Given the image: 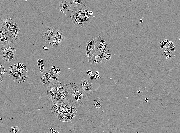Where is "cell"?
<instances>
[{
    "mask_svg": "<svg viewBox=\"0 0 180 133\" xmlns=\"http://www.w3.org/2000/svg\"><path fill=\"white\" fill-rule=\"evenodd\" d=\"M47 95L53 102L67 103L70 101L67 84L58 82L48 87Z\"/></svg>",
    "mask_w": 180,
    "mask_h": 133,
    "instance_id": "cell-1",
    "label": "cell"
},
{
    "mask_svg": "<svg viewBox=\"0 0 180 133\" xmlns=\"http://www.w3.org/2000/svg\"><path fill=\"white\" fill-rule=\"evenodd\" d=\"M71 101L75 107H81L89 99V94L85 92L77 83H70L67 84Z\"/></svg>",
    "mask_w": 180,
    "mask_h": 133,
    "instance_id": "cell-2",
    "label": "cell"
},
{
    "mask_svg": "<svg viewBox=\"0 0 180 133\" xmlns=\"http://www.w3.org/2000/svg\"><path fill=\"white\" fill-rule=\"evenodd\" d=\"M52 114L56 116H66L71 115L76 110L73 102L57 103L53 102L50 106Z\"/></svg>",
    "mask_w": 180,
    "mask_h": 133,
    "instance_id": "cell-3",
    "label": "cell"
},
{
    "mask_svg": "<svg viewBox=\"0 0 180 133\" xmlns=\"http://www.w3.org/2000/svg\"><path fill=\"white\" fill-rule=\"evenodd\" d=\"M9 71V76L16 82L22 83L28 78L29 74L28 70L22 63H17L11 65Z\"/></svg>",
    "mask_w": 180,
    "mask_h": 133,
    "instance_id": "cell-4",
    "label": "cell"
},
{
    "mask_svg": "<svg viewBox=\"0 0 180 133\" xmlns=\"http://www.w3.org/2000/svg\"><path fill=\"white\" fill-rule=\"evenodd\" d=\"M91 11V10L89 8L85 5H82L75 6L71 14L78 17L86 26L91 21L93 17V15L89 14Z\"/></svg>",
    "mask_w": 180,
    "mask_h": 133,
    "instance_id": "cell-5",
    "label": "cell"
},
{
    "mask_svg": "<svg viewBox=\"0 0 180 133\" xmlns=\"http://www.w3.org/2000/svg\"><path fill=\"white\" fill-rule=\"evenodd\" d=\"M58 78L50 70H45L40 75V80L41 84L44 87H48L58 81Z\"/></svg>",
    "mask_w": 180,
    "mask_h": 133,
    "instance_id": "cell-6",
    "label": "cell"
},
{
    "mask_svg": "<svg viewBox=\"0 0 180 133\" xmlns=\"http://www.w3.org/2000/svg\"><path fill=\"white\" fill-rule=\"evenodd\" d=\"M16 53L15 47L10 45L4 46L0 50V55L1 57L8 62L11 61L14 59Z\"/></svg>",
    "mask_w": 180,
    "mask_h": 133,
    "instance_id": "cell-7",
    "label": "cell"
},
{
    "mask_svg": "<svg viewBox=\"0 0 180 133\" xmlns=\"http://www.w3.org/2000/svg\"><path fill=\"white\" fill-rule=\"evenodd\" d=\"M63 31L60 29H56L55 34L49 43L52 48L59 47L64 41Z\"/></svg>",
    "mask_w": 180,
    "mask_h": 133,
    "instance_id": "cell-8",
    "label": "cell"
},
{
    "mask_svg": "<svg viewBox=\"0 0 180 133\" xmlns=\"http://www.w3.org/2000/svg\"><path fill=\"white\" fill-rule=\"evenodd\" d=\"M100 41L99 37L93 38L89 40L87 42L86 46L85 51L87 60L89 62L92 55L95 52L94 49V46L96 43Z\"/></svg>",
    "mask_w": 180,
    "mask_h": 133,
    "instance_id": "cell-9",
    "label": "cell"
},
{
    "mask_svg": "<svg viewBox=\"0 0 180 133\" xmlns=\"http://www.w3.org/2000/svg\"><path fill=\"white\" fill-rule=\"evenodd\" d=\"M56 29L52 26H47L42 31L41 37L43 41L47 43H50L54 36Z\"/></svg>",
    "mask_w": 180,
    "mask_h": 133,
    "instance_id": "cell-10",
    "label": "cell"
},
{
    "mask_svg": "<svg viewBox=\"0 0 180 133\" xmlns=\"http://www.w3.org/2000/svg\"><path fill=\"white\" fill-rule=\"evenodd\" d=\"M17 24L15 21L10 18L3 17L0 19V27L4 29L7 32Z\"/></svg>",
    "mask_w": 180,
    "mask_h": 133,
    "instance_id": "cell-11",
    "label": "cell"
},
{
    "mask_svg": "<svg viewBox=\"0 0 180 133\" xmlns=\"http://www.w3.org/2000/svg\"><path fill=\"white\" fill-rule=\"evenodd\" d=\"M7 33L10 37L11 42L13 43L18 42L21 38L20 31L17 24Z\"/></svg>",
    "mask_w": 180,
    "mask_h": 133,
    "instance_id": "cell-12",
    "label": "cell"
},
{
    "mask_svg": "<svg viewBox=\"0 0 180 133\" xmlns=\"http://www.w3.org/2000/svg\"><path fill=\"white\" fill-rule=\"evenodd\" d=\"M105 50H103L99 52H95L92 56L89 63L95 65L101 64L102 61L103 54Z\"/></svg>",
    "mask_w": 180,
    "mask_h": 133,
    "instance_id": "cell-13",
    "label": "cell"
},
{
    "mask_svg": "<svg viewBox=\"0 0 180 133\" xmlns=\"http://www.w3.org/2000/svg\"><path fill=\"white\" fill-rule=\"evenodd\" d=\"M79 85L87 93L91 92L93 88L92 83L87 79H84L81 80Z\"/></svg>",
    "mask_w": 180,
    "mask_h": 133,
    "instance_id": "cell-14",
    "label": "cell"
},
{
    "mask_svg": "<svg viewBox=\"0 0 180 133\" xmlns=\"http://www.w3.org/2000/svg\"><path fill=\"white\" fill-rule=\"evenodd\" d=\"M167 45V43L161 49V54L168 60L172 61L175 58V55L169 50Z\"/></svg>",
    "mask_w": 180,
    "mask_h": 133,
    "instance_id": "cell-15",
    "label": "cell"
},
{
    "mask_svg": "<svg viewBox=\"0 0 180 133\" xmlns=\"http://www.w3.org/2000/svg\"><path fill=\"white\" fill-rule=\"evenodd\" d=\"M59 8L60 10L63 13L69 11L71 8L70 4L66 0L60 2Z\"/></svg>",
    "mask_w": 180,
    "mask_h": 133,
    "instance_id": "cell-16",
    "label": "cell"
},
{
    "mask_svg": "<svg viewBox=\"0 0 180 133\" xmlns=\"http://www.w3.org/2000/svg\"><path fill=\"white\" fill-rule=\"evenodd\" d=\"M78 109L72 114L70 116H58V119L62 122H67L73 119L76 116Z\"/></svg>",
    "mask_w": 180,
    "mask_h": 133,
    "instance_id": "cell-17",
    "label": "cell"
},
{
    "mask_svg": "<svg viewBox=\"0 0 180 133\" xmlns=\"http://www.w3.org/2000/svg\"><path fill=\"white\" fill-rule=\"evenodd\" d=\"M71 17L73 23L75 25L80 27L86 26L84 23L75 15L71 14Z\"/></svg>",
    "mask_w": 180,
    "mask_h": 133,
    "instance_id": "cell-18",
    "label": "cell"
},
{
    "mask_svg": "<svg viewBox=\"0 0 180 133\" xmlns=\"http://www.w3.org/2000/svg\"><path fill=\"white\" fill-rule=\"evenodd\" d=\"M92 105L94 108H96L97 109H99L100 107L104 106L103 100L99 97L96 98L93 100Z\"/></svg>",
    "mask_w": 180,
    "mask_h": 133,
    "instance_id": "cell-19",
    "label": "cell"
},
{
    "mask_svg": "<svg viewBox=\"0 0 180 133\" xmlns=\"http://www.w3.org/2000/svg\"><path fill=\"white\" fill-rule=\"evenodd\" d=\"M11 42L10 37L8 34L0 37V44L4 45H9Z\"/></svg>",
    "mask_w": 180,
    "mask_h": 133,
    "instance_id": "cell-20",
    "label": "cell"
},
{
    "mask_svg": "<svg viewBox=\"0 0 180 133\" xmlns=\"http://www.w3.org/2000/svg\"><path fill=\"white\" fill-rule=\"evenodd\" d=\"M69 2L72 6H75L82 5H85L86 3V1L85 0H69Z\"/></svg>",
    "mask_w": 180,
    "mask_h": 133,
    "instance_id": "cell-21",
    "label": "cell"
},
{
    "mask_svg": "<svg viewBox=\"0 0 180 133\" xmlns=\"http://www.w3.org/2000/svg\"><path fill=\"white\" fill-rule=\"evenodd\" d=\"M112 58L111 51L108 50H106L103 54L102 61L107 62L109 60Z\"/></svg>",
    "mask_w": 180,
    "mask_h": 133,
    "instance_id": "cell-22",
    "label": "cell"
},
{
    "mask_svg": "<svg viewBox=\"0 0 180 133\" xmlns=\"http://www.w3.org/2000/svg\"><path fill=\"white\" fill-rule=\"evenodd\" d=\"M94 49L95 52H100L104 50V46L99 41H97L95 44Z\"/></svg>",
    "mask_w": 180,
    "mask_h": 133,
    "instance_id": "cell-23",
    "label": "cell"
},
{
    "mask_svg": "<svg viewBox=\"0 0 180 133\" xmlns=\"http://www.w3.org/2000/svg\"><path fill=\"white\" fill-rule=\"evenodd\" d=\"M7 73V69L6 68L4 65H2L1 63H0V76L3 77Z\"/></svg>",
    "mask_w": 180,
    "mask_h": 133,
    "instance_id": "cell-24",
    "label": "cell"
},
{
    "mask_svg": "<svg viewBox=\"0 0 180 133\" xmlns=\"http://www.w3.org/2000/svg\"><path fill=\"white\" fill-rule=\"evenodd\" d=\"M11 133H19L20 132V129L17 126H12L10 129Z\"/></svg>",
    "mask_w": 180,
    "mask_h": 133,
    "instance_id": "cell-25",
    "label": "cell"
},
{
    "mask_svg": "<svg viewBox=\"0 0 180 133\" xmlns=\"http://www.w3.org/2000/svg\"><path fill=\"white\" fill-rule=\"evenodd\" d=\"M99 37L100 38V41L103 44L104 46V50L106 51L107 50L108 48L107 43L104 40L103 37L99 36Z\"/></svg>",
    "mask_w": 180,
    "mask_h": 133,
    "instance_id": "cell-26",
    "label": "cell"
},
{
    "mask_svg": "<svg viewBox=\"0 0 180 133\" xmlns=\"http://www.w3.org/2000/svg\"><path fill=\"white\" fill-rule=\"evenodd\" d=\"M167 45L169 50L171 51H174L175 50V48L173 45V42L170 40H168Z\"/></svg>",
    "mask_w": 180,
    "mask_h": 133,
    "instance_id": "cell-27",
    "label": "cell"
},
{
    "mask_svg": "<svg viewBox=\"0 0 180 133\" xmlns=\"http://www.w3.org/2000/svg\"><path fill=\"white\" fill-rule=\"evenodd\" d=\"M8 34L7 31L4 29L0 27V37Z\"/></svg>",
    "mask_w": 180,
    "mask_h": 133,
    "instance_id": "cell-28",
    "label": "cell"
},
{
    "mask_svg": "<svg viewBox=\"0 0 180 133\" xmlns=\"http://www.w3.org/2000/svg\"><path fill=\"white\" fill-rule=\"evenodd\" d=\"M168 40V39H165L160 42V47L161 49L167 43Z\"/></svg>",
    "mask_w": 180,
    "mask_h": 133,
    "instance_id": "cell-29",
    "label": "cell"
},
{
    "mask_svg": "<svg viewBox=\"0 0 180 133\" xmlns=\"http://www.w3.org/2000/svg\"><path fill=\"white\" fill-rule=\"evenodd\" d=\"M44 60L40 58L37 61V64L38 66L39 67L43 65V61Z\"/></svg>",
    "mask_w": 180,
    "mask_h": 133,
    "instance_id": "cell-30",
    "label": "cell"
},
{
    "mask_svg": "<svg viewBox=\"0 0 180 133\" xmlns=\"http://www.w3.org/2000/svg\"><path fill=\"white\" fill-rule=\"evenodd\" d=\"M4 79L2 77L0 76V86L1 85L4 83Z\"/></svg>",
    "mask_w": 180,
    "mask_h": 133,
    "instance_id": "cell-31",
    "label": "cell"
},
{
    "mask_svg": "<svg viewBox=\"0 0 180 133\" xmlns=\"http://www.w3.org/2000/svg\"><path fill=\"white\" fill-rule=\"evenodd\" d=\"M50 131H51V133H59V132L52 128H50Z\"/></svg>",
    "mask_w": 180,
    "mask_h": 133,
    "instance_id": "cell-32",
    "label": "cell"
},
{
    "mask_svg": "<svg viewBox=\"0 0 180 133\" xmlns=\"http://www.w3.org/2000/svg\"><path fill=\"white\" fill-rule=\"evenodd\" d=\"M96 78L95 77V74L94 75H92L90 76L89 77V79L90 80L92 79H95Z\"/></svg>",
    "mask_w": 180,
    "mask_h": 133,
    "instance_id": "cell-33",
    "label": "cell"
},
{
    "mask_svg": "<svg viewBox=\"0 0 180 133\" xmlns=\"http://www.w3.org/2000/svg\"><path fill=\"white\" fill-rule=\"evenodd\" d=\"M86 71L87 74H88L89 75H90L93 73V72L90 70Z\"/></svg>",
    "mask_w": 180,
    "mask_h": 133,
    "instance_id": "cell-34",
    "label": "cell"
},
{
    "mask_svg": "<svg viewBox=\"0 0 180 133\" xmlns=\"http://www.w3.org/2000/svg\"><path fill=\"white\" fill-rule=\"evenodd\" d=\"M43 49L45 50H48L49 49V48H47L44 45L43 47Z\"/></svg>",
    "mask_w": 180,
    "mask_h": 133,
    "instance_id": "cell-35",
    "label": "cell"
},
{
    "mask_svg": "<svg viewBox=\"0 0 180 133\" xmlns=\"http://www.w3.org/2000/svg\"><path fill=\"white\" fill-rule=\"evenodd\" d=\"M95 77L96 79H98V78H101V77L100 76H99L98 75H96V74H95Z\"/></svg>",
    "mask_w": 180,
    "mask_h": 133,
    "instance_id": "cell-36",
    "label": "cell"
},
{
    "mask_svg": "<svg viewBox=\"0 0 180 133\" xmlns=\"http://www.w3.org/2000/svg\"><path fill=\"white\" fill-rule=\"evenodd\" d=\"M44 65H41L39 67V69H44Z\"/></svg>",
    "mask_w": 180,
    "mask_h": 133,
    "instance_id": "cell-37",
    "label": "cell"
},
{
    "mask_svg": "<svg viewBox=\"0 0 180 133\" xmlns=\"http://www.w3.org/2000/svg\"><path fill=\"white\" fill-rule=\"evenodd\" d=\"M56 66H52V67L51 68V69L54 70L56 68Z\"/></svg>",
    "mask_w": 180,
    "mask_h": 133,
    "instance_id": "cell-38",
    "label": "cell"
},
{
    "mask_svg": "<svg viewBox=\"0 0 180 133\" xmlns=\"http://www.w3.org/2000/svg\"><path fill=\"white\" fill-rule=\"evenodd\" d=\"M40 72H41L42 73L43 72H44V69H40Z\"/></svg>",
    "mask_w": 180,
    "mask_h": 133,
    "instance_id": "cell-39",
    "label": "cell"
},
{
    "mask_svg": "<svg viewBox=\"0 0 180 133\" xmlns=\"http://www.w3.org/2000/svg\"><path fill=\"white\" fill-rule=\"evenodd\" d=\"M99 72L98 71H96L95 72V74H96V75H98V74H99Z\"/></svg>",
    "mask_w": 180,
    "mask_h": 133,
    "instance_id": "cell-40",
    "label": "cell"
},
{
    "mask_svg": "<svg viewBox=\"0 0 180 133\" xmlns=\"http://www.w3.org/2000/svg\"><path fill=\"white\" fill-rule=\"evenodd\" d=\"M145 101L146 102H148V99L147 98H146L145 99Z\"/></svg>",
    "mask_w": 180,
    "mask_h": 133,
    "instance_id": "cell-41",
    "label": "cell"
},
{
    "mask_svg": "<svg viewBox=\"0 0 180 133\" xmlns=\"http://www.w3.org/2000/svg\"><path fill=\"white\" fill-rule=\"evenodd\" d=\"M138 92L140 94V93H141V90H138Z\"/></svg>",
    "mask_w": 180,
    "mask_h": 133,
    "instance_id": "cell-42",
    "label": "cell"
},
{
    "mask_svg": "<svg viewBox=\"0 0 180 133\" xmlns=\"http://www.w3.org/2000/svg\"><path fill=\"white\" fill-rule=\"evenodd\" d=\"M139 22H140V23H142L143 22V21H142V19H140V20H139Z\"/></svg>",
    "mask_w": 180,
    "mask_h": 133,
    "instance_id": "cell-43",
    "label": "cell"
},
{
    "mask_svg": "<svg viewBox=\"0 0 180 133\" xmlns=\"http://www.w3.org/2000/svg\"><path fill=\"white\" fill-rule=\"evenodd\" d=\"M47 133H51V131H50L48 132Z\"/></svg>",
    "mask_w": 180,
    "mask_h": 133,
    "instance_id": "cell-44",
    "label": "cell"
},
{
    "mask_svg": "<svg viewBox=\"0 0 180 133\" xmlns=\"http://www.w3.org/2000/svg\"><path fill=\"white\" fill-rule=\"evenodd\" d=\"M107 133H112V132H107Z\"/></svg>",
    "mask_w": 180,
    "mask_h": 133,
    "instance_id": "cell-45",
    "label": "cell"
},
{
    "mask_svg": "<svg viewBox=\"0 0 180 133\" xmlns=\"http://www.w3.org/2000/svg\"><path fill=\"white\" fill-rule=\"evenodd\" d=\"M0 63H1V61H0Z\"/></svg>",
    "mask_w": 180,
    "mask_h": 133,
    "instance_id": "cell-46",
    "label": "cell"
}]
</instances>
